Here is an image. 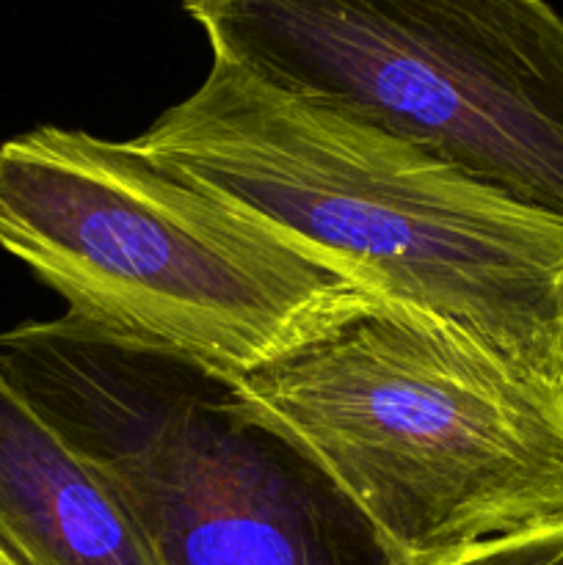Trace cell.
<instances>
[{"label": "cell", "mask_w": 563, "mask_h": 565, "mask_svg": "<svg viewBox=\"0 0 563 565\" xmlns=\"http://www.w3.org/2000/svg\"><path fill=\"white\" fill-rule=\"evenodd\" d=\"M357 276L563 390V221L346 110L213 58L132 138Z\"/></svg>", "instance_id": "6da1fadb"}, {"label": "cell", "mask_w": 563, "mask_h": 565, "mask_svg": "<svg viewBox=\"0 0 563 565\" xmlns=\"http://www.w3.org/2000/svg\"><path fill=\"white\" fill-rule=\"evenodd\" d=\"M0 246L66 315L224 381L379 298L136 141L53 125L0 143Z\"/></svg>", "instance_id": "7a4b0ae2"}, {"label": "cell", "mask_w": 563, "mask_h": 565, "mask_svg": "<svg viewBox=\"0 0 563 565\" xmlns=\"http://www.w3.org/2000/svg\"><path fill=\"white\" fill-rule=\"evenodd\" d=\"M406 565L563 519V390L373 298L230 381Z\"/></svg>", "instance_id": "3957f363"}, {"label": "cell", "mask_w": 563, "mask_h": 565, "mask_svg": "<svg viewBox=\"0 0 563 565\" xmlns=\"http://www.w3.org/2000/svg\"><path fill=\"white\" fill-rule=\"evenodd\" d=\"M0 367L125 505L158 565H406L230 381L72 315L0 331Z\"/></svg>", "instance_id": "277c9868"}, {"label": "cell", "mask_w": 563, "mask_h": 565, "mask_svg": "<svg viewBox=\"0 0 563 565\" xmlns=\"http://www.w3.org/2000/svg\"><path fill=\"white\" fill-rule=\"evenodd\" d=\"M213 58L563 221V17L546 0H182Z\"/></svg>", "instance_id": "5b68a950"}, {"label": "cell", "mask_w": 563, "mask_h": 565, "mask_svg": "<svg viewBox=\"0 0 563 565\" xmlns=\"http://www.w3.org/2000/svg\"><path fill=\"white\" fill-rule=\"evenodd\" d=\"M0 550L17 565H158L114 491L3 367Z\"/></svg>", "instance_id": "8992f818"}, {"label": "cell", "mask_w": 563, "mask_h": 565, "mask_svg": "<svg viewBox=\"0 0 563 565\" xmlns=\"http://www.w3.org/2000/svg\"><path fill=\"white\" fill-rule=\"evenodd\" d=\"M423 565H563V519L497 535Z\"/></svg>", "instance_id": "52a82bcc"}, {"label": "cell", "mask_w": 563, "mask_h": 565, "mask_svg": "<svg viewBox=\"0 0 563 565\" xmlns=\"http://www.w3.org/2000/svg\"><path fill=\"white\" fill-rule=\"evenodd\" d=\"M0 565H17L14 561H11V557L9 555H6V552L3 550H0Z\"/></svg>", "instance_id": "ba28073f"}]
</instances>
